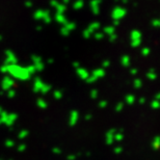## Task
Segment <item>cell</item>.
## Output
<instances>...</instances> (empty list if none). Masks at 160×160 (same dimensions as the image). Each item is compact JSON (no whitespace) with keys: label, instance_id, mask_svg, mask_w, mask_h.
<instances>
[{"label":"cell","instance_id":"6da1fadb","mask_svg":"<svg viewBox=\"0 0 160 160\" xmlns=\"http://www.w3.org/2000/svg\"><path fill=\"white\" fill-rule=\"evenodd\" d=\"M131 38V46L132 47H138L142 43V33L138 30H132L130 34Z\"/></svg>","mask_w":160,"mask_h":160},{"label":"cell","instance_id":"7a4b0ae2","mask_svg":"<svg viewBox=\"0 0 160 160\" xmlns=\"http://www.w3.org/2000/svg\"><path fill=\"white\" fill-rule=\"evenodd\" d=\"M125 15H126V9H124L123 8H120V6H118L112 11L111 12V17H112L113 20H121L122 18L125 17Z\"/></svg>","mask_w":160,"mask_h":160},{"label":"cell","instance_id":"3957f363","mask_svg":"<svg viewBox=\"0 0 160 160\" xmlns=\"http://www.w3.org/2000/svg\"><path fill=\"white\" fill-rule=\"evenodd\" d=\"M98 28H100V24L98 23V22H94L92 24H91L88 26V28L86 30L83 31V37L85 38V39H88L92 34V32H95L96 30L98 29Z\"/></svg>","mask_w":160,"mask_h":160},{"label":"cell","instance_id":"277c9868","mask_svg":"<svg viewBox=\"0 0 160 160\" xmlns=\"http://www.w3.org/2000/svg\"><path fill=\"white\" fill-rule=\"evenodd\" d=\"M36 17L38 19H42V20H44L45 22H49L50 21V17H49V14H48V12H43V11H39L36 14Z\"/></svg>","mask_w":160,"mask_h":160},{"label":"cell","instance_id":"5b68a950","mask_svg":"<svg viewBox=\"0 0 160 160\" xmlns=\"http://www.w3.org/2000/svg\"><path fill=\"white\" fill-rule=\"evenodd\" d=\"M100 3H101L100 0H92V1L91 2L92 11L95 15H97L99 12V9H100Z\"/></svg>","mask_w":160,"mask_h":160},{"label":"cell","instance_id":"8992f818","mask_svg":"<svg viewBox=\"0 0 160 160\" xmlns=\"http://www.w3.org/2000/svg\"><path fill=\"white\" fill-rule=\"evenodd\" d=\"M76 70H77L78 75H79V76H81V77H82L83 79H86V78L88 77V71H86L85 69H82V68H77Z\"/></svg>","mask_w":160,"mask_h":160},{"label":"cell","instance_id":"52a82bcc","mask_svg":"<svg viewBox=\"0 0 160 160\" xmlns=\"http://www.w3.org/2000/svg\"><path fill=\"white\" fill-rule=\"evenodd\" d=\"M55 19H56V21L58 22V23H62V24L67 23V19H66L65 16H63V14H56Z\"/></svg>","mask_w":160,"mask_h":160},{"label":"cell","instance_id":"ba28073f","mask_svg":"<svg viewBox=\"0 0 160 160\" xmlns=\"http://www.w3.org/2000/svg\"><path fill=\"white\" fill-rule=\"evenodd\" d=\"M105 74V71H104V69L102 68V69H96L94 72H92V76H95V77H100V76H103Z\"/></svg>","mask_w":160,"mask_h":160},{"label":"cell","instance_id":"9c48e42d","mask_svg":"<svg viewBox=\"0 0 160 160\" xmlns=\"http://www.w3.org/2000/svg\"><path fill=\"white\" fill-rule=\"evenodd\" d=\"M122 65L124 67H128L130 65V57L128 55H125L122 57Z\"/></svg>","mask_w":160,"mask_h":160},{"label":"cell","instance_id":"30bf717a","mask_svg":"<svg viewBox=\"0 0 160 160\" xmlns=\"http://www.w3.org/2000/svg\"><path fill=\"white\" fill-rule=\"evenodd\" d=\"M104 32L107 33L108 36H112V34H114V27L113 26H107L104 28Z\"/></svg>","mask_w":160,"mask_h":160},{"label":"cell","instance_id":"8fae6325","mask_svg":"<svg viewBox=\"0 0 160 160\" xmlns=\"http://www.w3.org/2000/svg\"><path fill=\"white\" fill-rule=\"evenodd\" d=\"M82 5H83V1H82V0H78V1H76V2H75L74 8L79 9V8H82Z\"/></svg>","mask_w":160,"mask_h":160},{"label":"cell","instance_id":"7c38bea8","mask_svg":"<svg viewBox=\"0 0 160 160\" xmlns=\"http://www.w3.org/2000/svg\"><path fill=\"white\" fill-rule=\"evenodd\" d=\"M149 53H150V49H149V48H143V49L142 50V55L147 56V55H149Z\"/></svg>","mask_w":160,"mask_h":160},{"label":"cell","instance_id":"4fadbf2b","mask_svg":"<svg viewBox=\"0 0 160 160\" xmlns=\"http://www.w3.org/2000/svg\"><path fill=\"white\" fill-rule=\"evenodd\" d=\"M152 24H153V26H154V27L158 28V27H160V20H154Z\"/></svg>","mask_w":160,"mask_h":160},{"label":"cell","instance_id":"5bb4252c","mask_svg":"<svg viewBox=\"0 0 160 160\" xmlns=\"http://www.w3.org/2000/svg\"><path fill=\"white\" fill-rule=\"evenodd\" d=\"M95 36H96V39H98V40L99 39H102V38H103V34H102V33L101 34L100 33H96Z\"/></svg>","mask_w":160,"mask_h":160},{"label":"cell","instance_id":"9a60e30c","mask_svg":"<svg viewBox=\"0 0 160 160\" xmlns=\"http://www.w3.org/2000/svg\"><path fill=\"white\" fill-rule=\"evenodd\" d=\"M109 65H110V62H108V60H105V62H104V63H103V67H108V66H109Z\"/></svg>","mask_w":160,"mask_h":160},{"label":"cell","instance_id":"2e32d148","mask_svg":"<svg viewBox=\"0 0 160 160\" xmlns=\"http://www.w3.org/2000/svg\"><path fill=\"white\" fill-rule=\"evenodd\" d=\"M149 76H150V77H151V76H152V77H155V74H154V72H153V71H151V73H149Z\"/></svg>","mask_w":160,"mask_h":160},{"label":"cell","instance_id":"e0dca14e","mask_svg":"<svg viewBox=\"0 0 160 160\" xmlns=\"http://www.w3.org/2000/svg\"><path fill=\"white\" fill-rule=\"evenodd\" d=\"M125 1H126V0H125Z\"/></svg>","mask_w":160,"mask_h":160}]
</instances>
